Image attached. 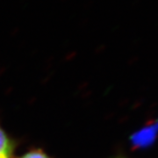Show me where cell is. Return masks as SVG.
I'll return each instance as SVG.
<instances>
[{
	"label": "cell",
	"instance_id": "cell-1",
	"mask_svg": "<svg viewBox=\"0 0 158 158\" xmlns=\"http://www.w3.org/2000/svg\"><path fill=\"white\" fill-rule=\"evenodd\" d=\"M158 135V119L153 124L141 128L131 136L130 141L135 148H143L152 145Z\"/></svg>",
	"mask_w": 158,
	"mask_h": 158
},
{
	"label": "cell",
	"instance_id": "cell-2",
	"mask_svg": "<svg viewBox=\"0 0 158 158\" xmlns=\"http://www.w3.org/2000/svg\"><path fill=\"white\" fill-rule=\"evenodd\" d=\"M14 143L0 127V158H13Z\"/></svg>",
	"mask_w": 158,
	"mask_h": 158
},
{
	"label": "cell",
	"instance_id": "cell-3",
	"mask_svg": "<svg viewBox=\"0 0 158 158\" xmlns=\"http://www.w3.org/2000/svg\"><path fill=\"white\" fill-rule=\"evenodd\" d=\"M20 158H49L45 153L41 150H32L30 152L25 154Z\"/></svg>",
	"mask_w": 158,
	"mask_h": 158
}]
</instances>
